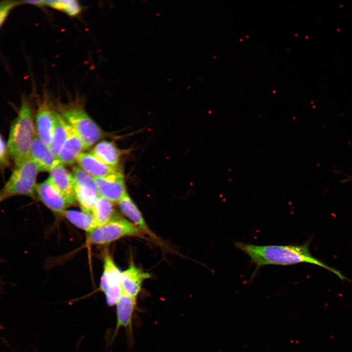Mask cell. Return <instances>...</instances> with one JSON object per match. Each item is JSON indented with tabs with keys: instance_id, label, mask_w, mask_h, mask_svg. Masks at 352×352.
I'll return each instance as SVG.
<instances>
[{
	"instance_id": "1",
	"label": "cell",
	"mask_w": 352,
	"mask_h": 352,
	"mask_svg": "<svg viewBox=\"0 0 352 352\" xmlns=\"http://www.w3.org/2000/svg\"><path fill=\"white\" fill-rule=\"evenodd\" d=\"M310 241L301 245H259L235 242V246L248 255L256 266L254 276L260 267L268 265H290L300 263L317 265L336 274L341 280L347 279L336 269L313 257L309 250Z\"/></svg>"
},
{
	"instance_id": "2",
	"label": "cell",
	"mask_w": 352,
	"mask_h": 352,
	"mask_svg": "<svg viewBox=\"0 0 352 352\" xmlns=\"http://www.w3.org/2000/svg\"><path fill=\"white\" fill-rule=\"evenodd\" d=\"M36 134L31 106L28 99L23 96L18 114L11 125L7 144L9 157L15 165L30 158Z\"/></svg>"
},
{
	"instance_id": "3",
	"label": "cell",
	"mask_w": 352,
	"mask_h": 352,
	"mask_svg": "<svg viewBox=\"0 0 352 352\" xmlns=\"http://www.w3.org/2000/svg\"><path fill=\"white\" fill-rule=\"evenodd\" d=\"M39 172L37 165L30 158L15 165L9 179L0 191V201L18 196L33 198Z\"/></svg>"
},
{
	"instance_id": "4",
	"label": "cell",
	"mask_w": 352,
	"mask_h": 352,
	"mask_svg": "<svg viewBox=\"0 0 352 352\" xmlns=\"http://www.w3.org/2000/svg\"><path fill=\"white\" fill-rule=\"evenodd\" d=\"M61 114L81 138L86 149L102 137L103 133L101 128L82 107L67 106L62 109Z\"/></svg>"
},
{
	"instance_id": "5",
	"label": "cell",
	"mask_w": 352,
	"mask_h": 352,
	"mask_svg": "<svg viewBox=\"0 0 352 352\" xmlns=\"http://www.w3.org/2000/svg\"><path fill=\"white\" fill-rule=\"evenodd\" d=\"M143 232L132 222L117 217L88 233L91 244L103 245L126 236L142 237Z\"/></svg>"
},
{
	"instance_id": "6",
	"label": "cell",
	"mask_w": 352,
	"mask_h": 352,
	"mask_svg": "<svg viewBox=\"0 0 352 352\" xmlns=\"http://www.w3.org/2000/svg\"><path fill=\"white\" fill-rule=\"evenodd\" d=\"M76 200L82 211L91 213L100 195L94 179L80 167L71 173Z\"/></svg>"
},
{
	"instance_id": "7",
	"label": "cell",
	"mask_w": 352,
	"mask_h": 352,
	"mask_svg": "<svg viewBox=\"0 0 352 352\" xmlns=\"http://www.w3.org/2000/svg\"><path fill=\"white\" fill-rule=\"evenodd\" d=\"M122 272L114 263L112 257L106 254L104 257V269L100 283V289L105 295L109 306L115 305L122 294L121 286Z\"/></svg>"
},
{
	"instance_id": "8",
	"label": "cell",
	"mask_w": 352,
	"mask_h": 352,
	"mask_svg": "<svg viewBox=\"0 0 352 352\" xmlns=\"http://www.w3.org/2000/svg\"><path fill=\"white\" fill-rule=\"evenodd\" d=\"M94 179L100 196L113 203H118L127 194L124 176L120 169L107 176Z\"/></svg>"
},
{
	"instance_id": "9",
	"label": "cell",
	"mask_w": 352,
	"mask_h": 352,
	"mask_svg": "<svg viewBox=\"0 0 352 352\" xmlns=\"http://www.w3.org/2000/svg\"><path fill=\"white\" fill-rule=\"evenodd\" d=\"M55 111L45 97L39 103L35 115L36 134L48 148L52 139Z\"/></svg>"
},
{
	"instance_id": "10",
	"label": "cell",
	"mask_w": 352,
	"mask_h": 352,
	"mask_svg": "<svg viewBox=\"0 0 352 352\" xmlns=\"http://www.w3.org/2000/svg\"><path fill=\"white\" fill-rule=\"evenodd\" d=\"M47 179L65 198L68 205L76 201L73 177L63 165L59 164L50 172Z\"/></svg>"
},
{
	"instance_id": "11",
	"label": "cell",
	"mask_w": 352,
	"mask_h": 352,
	"mask_svg": "<svg viewBox=\"0 0 352 352\" xmlns=\"http://www.w3.org/2000/svg\"><path fill=\"white\" fill-rule=\"evenodd\" d=\"M67 137L57 157L62 165H70L76 163L78 155L86 150L81 138L67 123Z\"/></svg>"
},
{
	"instance_id": "12",
	"label": "cell",
	"mask_w": 352,
	"mask_h": 352,
	"mask_svg": "<svg viewBox=\"0 0 352 352\" xmlns=\"http://www.w3.org/2000/svg\"><path fill=\"white\" fill-rule=\"evenodd\" d=\"M36 194L42 203L54 212L61 214L69 206L47 179L37 184Z\"/></svg>"
},
{
	"instance_id": "13",
	"label": "cell",
	"mask_w": 352,
	"mask_h": 352,
	"mask_svg": "<svg viewBox=\"0 0 352 352\" xmlns=\"http://www.w3.org/2000/svg\"><path fill=\"white\" fill-rule=\"evenodd\" d=\"M149 273L144 272L133 263L121 273V286L122 293L136 298L140 292L144 280L150 277Z\"/></svg>"
},
{
	"instance_id": "14",
	"label": "cell",
	"mask_w": 352,
	"mask_h": 352,
	"mask_svg": "<svg viewBox=\"0 0 352 352\" xmlns=\"http://www.w3.org/2000/svg\"><path fill=\"white\" fill-rule=\"evenodd\" d=\"M30 158L36 164L40 172H50L54 167L60 164L57 157L37 134L31 146Z\"/></svg>"
},
{
	"instance_id": "15",
	"label": "cell",
	"mask_w": 352,
	"mask_h": 352,
	"mask_svg": "<svg viewBox=\"0 0 352 352\" xmlns=\"http://www.w3.org/2000/svg\"><path fill=\"white\" fill-rule=\"evenodd\" d=\"M136 298L122 293L117 301L116 309L117 321L115 328L114 335L119 329L124 327L132 331V320L136 308Z\"/></svg>"
},
{
	"instance_id": "16",
	"label": "cell",
	"mask_w": 352,
	"mask_h": 352,
	"mask_svg": "<svg viewBox=\"0 0 352 352\" xmlns=\"http://www.w3.org/2000/svg\"><path fill=\"white\" fill-rule=\"evenodd\" d=\"M80 167L94 178L107 176L118 171L119 167L108 166L94 156L91 153H82L76 159Z\"/></svg>"
},
{
	"instance_id": "17",
	"label": "cell",
	"mask_w": 352,
	"mask_h": 352,
	"mask_svg": "<svg viewBox=\"0 0 352 352\" xmlns=\"http://www.w3.org/2000/svg\"><path fill=\"white\" fill-rule=\"evenodd\" d=\"M91 153L105 165L112 168L118 167L121 152L113 143L101 141L94 147Z\"/></svg>"
},
{
	"instance_id": "18",
	"label": "cell",
	"mask_w": 352,
	"mask_h": 352,
	"mask_svg": "<svg viewBox=\"0 0 352 352\" xmlns=\"http://www.w3.org/2000/svg\"><path fill=\"white\" fill-rule=\"evenodd\" d=\"M118 204L121 212L129 219L132 223L139 228L143 233L152 237L154 236L147 225L141 212L128 193L118 202Z\"/></svg>"
},
{
	"instance_id": "19",
	"label": "cell",
	"mask_w": 352,
	"mask_h": 352,
	"mask_svg": "<svg viewBox=\"0 0 352 352\" xmlns=\"http://www.w3.org/2000/svg\"><path fill=\"white\" fill-rule=\"evenodd\" d=\"M67 137V122L61 113L55 111L52 139L49 148L56 157Z\"/></svg>"
},
{
	"instance_id": "20",
	"label": "cell",
	"mask_w": 352,
	"mask_h": 352,
	"mask_svg": "<svg viewBox=\"0 0 352 352\" xmlns=\"http://www.w3.org/2000/svg\"><path fill=\"white\" fill-rule=\"evenodd\" d=\"M113 202L100 196L92 209V215L97 227L102 225L117 217Z\"/></svg>"
},
{
	"instance_id": "21",
	"label": "cell",
	"mask_w": 352,
	"mask_h": 352,
	"mask_svg": "<svg viewBox=\"0 0 352 352\" xmlns=\"http://www.w3.org/2000/svg\"><path fill=\"white\" fill-rule=\"evenodd\" d=\"M61 214L74 225L88 233L97 227L91 213L82 210H66Z\"/></svg>"
},
{
	"instance_id": "22",
	"label": "cell",
	"mask_w": 352,
	"mask_h": 352,
	"mask_svg": "<svg viewBox=\"0 0 352 352\" xmlns=\"http://www.w3.org/2000/svg\"><path fill=\"white\" fill-rule=\"evenodd\" d=\"M35 6H48L74 17L82 11V6L78 1L73 0H36Z\"/></svg>"
},
{
	"instance_id": "23",
	"label": "cell",
	"mask_w": 352,
	"mask_h": 352,
	"mask_svg": "<svg viewBox=\"0 0 352 352\" xmlns=\"http://www.w3.org/2000/svg\"><path fill=\"white\" fill-rule=\"evenodd\" d=\"M22 5L21 0H4L0 1V30L10 12Z\"/></svg>"
},
{
	"instance_id": "24",
	"label": "cell",
	"mask_w": 352,
	"mask_h": 352,
	"mask_svg": "<svg viewBox=\"0 0 352 352\" xmlns=\"http://www.w3.org/2000/svg\"><path fill=\"white\" fill-rule=\"evenodd\" d=\"M9 156L7 145H6L1 135L0 134V169L2 170L8 166L9 164Z\"/></svg>"
},
{
	"instance_id": "25",
	"label": "cell",
	"mask_w": 352,
	"mask_h": 352,
	"mask_svg": "<svg viewBox=\"0 0 352 352\" xmlns=\"http://www.w3.org/2000/svg\"></svg>"
}]
</instances>
